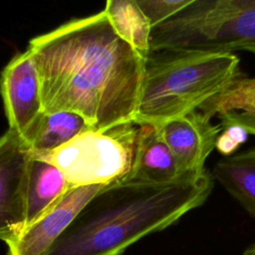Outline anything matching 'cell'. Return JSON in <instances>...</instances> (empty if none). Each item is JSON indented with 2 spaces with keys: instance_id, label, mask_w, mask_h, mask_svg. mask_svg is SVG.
<instances>
[{
  "instance_id": "4fadbf2b",
  "label": "cell",
  "mask_w": 255,
  "mask_h": 255,
  "mask_svg": "<svg viewBox=\"0 0 255 255\" xmlns=\"http://www.w3.org/2000/svg\"><path fill=\"white\" fill-rule=\"evenodd\" d=\"M212 176L255 218V147L220 158Z\"/></svg>"
},
{
  "instance_id": "6da1fadb",
  "label": "cell",
  "mask_w": 255,
  "mask_h": 255,
  "mask_svg": "<svg viewBox=\"0 0 255 255\" xmlns=\"http://www.w3.org/2000/svg\"><path fill=\"white\" fill-rule=\"evenodd\" d=\"M43 111L81 115L93 129L135 119L144 61L104 11L72 20L28 45Z\"/></svg>"
},
{
  "instance_id": "2e32d148",
  "label": "cell",
  "mask_w": 255,
  "mask_h": 255,
  "mask_svg": "<svg viewBox=\"0 0 255 255\" xmlns=\"http://www.w3.org/2000/svg\"><path fill=\"white\" fill-rule=\"evenodd\" d=\"M136 2L153 28L179 13L192 0H136Z\"/></svg>"
},
{
  "instance_id": "ac0fdd59",
  "label": "cell",
  "mask_w": 255,
  "mask_h": 255,
  "mask_svg": "<svg viewBox=\"0 0 255 255\" xmlns=\"http://www.w3.org/2000/svg\"><path fill=\"white\" fill-rule=\"evenodd\" d=\"M243 255H255V243H253L252 245L248 246V247L244 250Z\"/></svg>"
},
{
  "instance_id": "8992f818",
  "label": "cell",
  "mask_w": 255,
  "mask_h": 255,
  "mask_svg": "<svg viewBox=\"0 0 255 255\" xmlns=\"http://www.w3.org/2000/svg\"><path fill=\"white\" fill-rule=\"evenodd\" d=\"M31 154L21 135L8 129L0 137V239L6 244L26 228L27 170Z\"/></svg>"
},
{
  "instance_id": "7a4b0ae2",
  "label": "cell",
  "mask_w": 255,
  "mask_h": 255,
  "mask_svg": "<svg viewBox=\"0 0 255 255\" xmlns=\"http://www.w3.org/2000/svg\"><path fill=\"white\" fill-rule=\"evenodd\" d=\"M213 187L206 168L168 184L126 180L104 186L43 255H120L200 207Z\"/></svg>"
},
{
  "instance_id": "9a60e30c",
  "label": "cell",
  "mask_w": 255,
  "mask_h": 255,
  "mask_svg": "<svg viewBox=\"0 0 255 255\" xmlns=\"http://www.w3.org/2000/svg\"><path fill=\"white\" fill-rule=\"evenodd\" d=\"M199 111L211 119L228 112L255 114V77L242 74L223 93L204 103Z\"/></svg>"
},
{
  "instance_id": "e0dca14e",
  "label": "cell",
  "mask_w": 255,
  "mask_h": 255,
  "mask_svg": "<svg viewBox=\"0 0 255 255\" xmlns=\"http://www.w3.org/2000/svg\"><path fill=\"white\" fill-rule=\"evenodd\" d=\"M248 131L239 125H229L223 128L222 132L217 138L215 148L223 156L235 154L238 148L247 141Z\"/></svg>"
},
{
  "instance_id": "30bf717a",
  "label": "cell",
  "mask_w": 255,
  "mask_h": 255,
  "mask_svg": "<svg viewBox=\"0 0 255 255\" xmlns=\"http://www.w3.org/2000/svg\"><path fill=\"white\" fill-rule=\"evenodd\" d=\"M141 124L133 169L128 180L148 184H168L183 176L157 127Z\"/></svg>"
},
{
  "instance_id": "5b68a950",
  "label": "cell",
  "mask_w": 255,
  "mask_h": 255,
  "mask_svg": "<svg viewBox=\"0 0 255 255\" xmlns=\"http://www.w3.org/2000/svg\"><path fill=\"white\" fill-rule=\"evenodd\" d=\"M135 119L104 129H87L62 146L31 153L57 166L71 187L110 185L128 180L139 143Z\"/></svg>"
},
{
  "instance_id": "ba28073f",
  "label": "cell",
  "mask_w": 255,
  "mask_h": 255,
  "mask_svg": "<svg viewBox=\"0 0 255 255\" xmlns=\"http://www.w3.org/2000/svg\"><path fill=\"white\" fill-rule=\"evenodd\" d=\"M0 94L9 128L21 135L43 111L39 76L28 49L16 55L2 71Z\"/></svg>"
},
{
  "instance_id": "277c9868",
  "label": "cell",
  "mask_w": 255,
  "mask_h": 255,
  "mask_svg": "<svg viewBox=\"0 0 255 255\" xmlns=\"http://www.w3.org/2000/svg\"><path fill=\"white\" fill-rule=\"evenodd\" d=\"M255 46V0H192L151 28L149 52L195 50L234 53Z\"/></svg>"
},
{
  "instance_id": "52a82bcc",
  "label": "cell",
  "mask_w": 255,
  "mask_h": 255,
  "mask_svg": "<svg viewBox=\"0 0 255 255\" xmlns=\"http://www.w3.org/2000/svg\"><path fill=\"white\" fill-rule=\"evenodd\" d=\"M157 128L182 175L196 174L205 169V161L222 132L221 126L212 124L211 118L199 110L169 120Z\"/></svg>"
},
{
  "instance_id": "d6986e66",
  "label": "cell",
  "mask_w": 255,
  "mask_h": 255,
  "mask_svg": "<svg viewBox=\"0 0 255 255\" xmlns=\"http://www.w3.org/2000/svg\"><path fill=\"white\" fill-rule=\"evenodd\" d=\"M244 51H248V52H250V53H252V54L255 55V46H253V47H248V48H246Z\"/></svg>"
},
{
  "instance_id": "7c38bea8",
  "label": "cell",
  "mask_w": 255,
  "mask_h": 255,
  "mask_svg": "<svg viewBox=\"0 0 255 255\" xmlns=\"http://www.w3.org/2000/svg\"><path fill=\"white\" fill-rule=\"evenodd\" d=\"M70 188L57 166L31 154L27 170L26 227L46 213Z\"/></svg>"
},
{
  "instance_id": "9c48e42d",
  "label": "cell",
  "mask_w": 255,
  "mask_h": 255,
  "mask_svg": "<svg viewBox=\"0 0 255 255\" xmlns=\"http://www.w3.org/2000/svg\"><path fill=\"white\" fill-rule=\"evenodd\" d=\"M104 185L71 187L46 213L9 242L8 255H43Z\"/></svg>"
},
{
  "instance_id": "5bb4252c",
  "label": "cell",
  "mask_w": 255,
  "mask_h": 255,
  "mask_svg": "<svg viewBox=\"0 0 255 255\" xmlns=\"http://www.w3.org/2000/svg\"><path fill=\"white\" fill-rule=\"evenodd\" d=\"M103 11L115 32L145 59L151 26L136 0H109Z\"/></svg>"
},
{
  "instance_id": "8fae6325",
  "label": "cell",
  "mask_w": 255,
  "mask_h": 255,
  "mask_svg": "<svg viewBox=\"0 0 255 255\" xmlns=\"http://www.w3.org/2000/svg\"><path fill=\"white\" fill-rule=\"evenodd\" d=\"M90 128L79 114L42 111L21 137L31 153H40L54 150Z\"/></svg>"
},
{
  "instance_id": "3957f363",
  "label": "cell",
  "mask_w": 255,
  "mask_h": 255,
  "mask_svg": "<svg viewBox=\"0 0 255 255\" xmlns=\"http://www.w3.org/2000/svg\"><path fill=\"white\" fill-rule=\"evenodd\" d=\"M241 75L234 53L151 51L144 61L135 120L157 127L199 110Z\"/></svg>"
}]
</instances>
